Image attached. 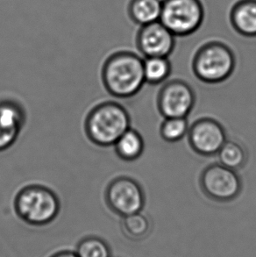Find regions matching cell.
<instances>
[{"label": "cell", "mask_w": 256, "mask_h": 257, "mask_svg": "<svg viewBox=\"0 0 256 257\" xmlns=\"http://www.w3.org/2000/svg\"><path fill=\"white\" fill-rule=\"evenodd\" d=\"M102 78L105 89L112 96L134 97L146 83L143 59L129 51L114 53L104 63Z\"/></svg>", "instance_id": "1"}, {"label": "cell", "mask_w": 256, "mask_h": 257, "mask_svg": "<svg viewBox=\"0 0 256 257\" xmlns=\"http://www.w3.org/2000/svg\"><path fill=\"white\" fill-rule=\"evenodd\" d=\"M131 118L125 108L117 102H104L90 111L85 120V132L97 146H113L130 128Z\"/></svg>", "instance_id": "2"}, {"label": "cell", "mask_w": 256, "mask_h": 257, "mask_svg": "<svg viewBox=\"0 0 256 257\" xmlns=\"http://www.w3.org/2000/svg\"><path fill=\"white\" fill-rule=\"evenodd\" d=\"M235 55L225 43L208 42L201 46L192 59V71L198 80L205 84L223 83L235 70Z\"/></svg>", "instance_id": "3"}, {"label": "cell", "mask_w": 256, "mask_h": 257, "mask_svg": "<svg viewBox=\"0 0 256 257\" xmlns=\"http://www.w3.org/2000/svg\"><path fill=\"white\" fill-rule=\"evenodd\" d=\"M14 208L20 219L31 226H46L59 214V198L42 185H29L19 191Z\"/></svg>", "instance_id": "4"}, {"label": "cell", "mask_w": 256, "mask_h": 257, "mask_svg": "<svg viewBox=\"0 0 256 257\" xmlns=\"http://www.w3.org/2000/svg\"><path fill=\"white\" fill-rule=\"evenodd\" d=\"M204 19L201 0H163L160 21L176 37L192 35L202 26Z\"/></svg>", "instance_id": "5"}, {"label": "cell", "mask_w": 256, "mask_h": 257, "mask_svg": "<svg viewBox=\"0 0 256 257\" xmlns=\"http://www.w3.org/2000/svg\"><path fill=\"white\" fill-rule=\"evenodd\" d=\"M199 182L204 194L214 201H232L242 191V182L237 172L220 164L205 168Z\"/></svg>", "instance_id": "6"}, {"label": "cell", "mask_w": 256, "mask_h": 257, "mask_svg": "<svg viewBox=\"0 0 256 257\" xmlns=\"http://www.w3.org/2000/svg\"><path fill=\"white\" fill-rule=\"evenodd\" d=\"M105 200L112 212L125 217L142 212L145 205V194L135 179L119 177L108 185Z\"/></svg>", "instance_id": "7"}, {"label": "cell", "mask_w": 256, "mask_h": 257, "mask_svg": "<svg viewBox=\"0 0 256 257\" xmlns=\"http://www.w3.org/2000/svg\"><path fill=\"white\" fill-rule=\"evenodd\" d=\"M195 102L196 95L192 87L178 79L164 84L157 96V107L164 118H186Z\"/></svg>", "instance_id": "8"}, {"label": "cell", "mask_w": 256, "mask_h": 257, "mask_svg": "<svg viewBox=\"0 0 256 257\" xmlns=\"http://www.w3.org/2000/svg\"><path fill=\"white\" fill-rule=\"evenodd\" d=\"M187 136L194 152L205 157L217 155L227 141L225 127L212 118L196 120L190 126Z\"/></svg>", "instance_id": "9"}, {"label": "cell", "mask_w": 256, "mask_h": 257, "mask_svg": "<svg viewBox=\"0 0 256 257\" xmlns=\"http://www.w3.org/2000/svg\"><path fill=\"white\" fill-rule=\"evenodd\" d=\"M139 51L147 57H169L176 45V36L161 22L142 26L136 36Z\"/></svg>", "instance_id": "10"}, {"label": "cell", "mask_w": 256, "mask_h": 257, "mask_svg": "<svg viewBox=\"0 0 256 257\" xmlns=\"http://www.w3.org/2000/svg\"><path fill=\"white\" fill-rule=\"evenodd\" d=\"M25 122L26 112L21 104L15 101H0V152L14 145Z\"/></svg>", "instance_id": "11"}, {"label": "cell", "mask_w": 256, "mask_h": 257, "mask_svg": "<svg viewBox=\"0 0 256 257\" xmlns=\"http://www.w3.org/2000/svg\"><path fill=\"white\" fill-rule=\"evenodd\" d=\"M230 22L238 34L256 37V0H239L230 11Z\"/></svg>", "instance_id": "12"}, {"label": "cell", "mask_w": 256, "mask_h": 257, "mask_svg": "<svg viewBox=\"0 0 256 257\" xmlns=\"http://www.w3.org/2000/svg\"><path fill=\"white\" fill-rule=\"evenodd\" d=\"M163 0H130L128 16L140 27L160 21Z\"/></svg>", "instance_id": "13"}, {"label": "cell", "mask_w": 256, "mask_h": 257, "mask_svg": "<svg viewBox=\"0 0 256 257\" xmlns=\"http://www.w3.org/2000/svg\"><path fill=\"white\" fill-rule=\"evenodd\" d=\"M118 157L125 162H134L142 157L145 143L142 135L135 129H128L114 144Z\"/></svg>", "instance_id": "14"}, {"label": "cell", "mask_w": 256, "mask_h": 257, "mask_svg": "<svg viewBox=\"0 0 256 257\" xmlns=\"http://www.w3.org/2000/svg\"><path fill=\"white\" fill-rule=\"evenodd\" d=\"M219 164L232 171H238L246 165L247 151L242 144L227 140L217 154Z\"/></svg>", "instance_id": "15"}, {"label": "cell", "mask_w": 256, "mask_h": 257, "mask_svg": "<svg viewBox=\"0 0 256 257\" xmlns=\"http://www.w3.org/2000/svg\"><path fill=\"white\" fill-rule=\"evenodd\" d=\"M146 83L153 85L162 84L171 73V63L168 57H147L143 60Z\"/></svg>", "instance_id": "16"}, {"label": "cell", "mask_w": 256, "mask_h": 257, "mask_svg": "<svg viewBox=\"0 0 256 257\" xmlns=\"http://www.w3.org/2000/svg\"><path fill=\"white\" fill-rule=\"evenodd\" d=\"M122 232L125 237L133 240H140L148 236L151 224L149 218L142 212L122 217Z\"/></svg>", "instance_id": "17"}, {"label": "cell", "mask_w": 256, "mask_h": 257, "mask_svg": "<svg viewBox=\"0 0 256 257\" xmlns=\"http://www.w3.org/2000/svg\"><path fill=\"white\" fill-rule=\"evenodd\" d=\"M189 128L187 118H165L160 126V136L167 143H178L187 136Z\"/></svg>", "instance_id": "18"}, {"label": "cell", "mask_w": 256, "mask_h": 257, "mask_svg": "<svg viewBox=\"0 0 256 257\" xmlns=\"http://www.w3.org/2000/svg\"><path fill=\"white\" fill-rule=\"evenodd\" d=\"M78 257H111V249L103 239L90 236L80 241L76 247Z\"/></svg>", "instance_id": "19"}, {"label": "cell", "mask_w": 256, "mask_h": 257, "mask_svg": "<svg viewBox=\"0 0 256 257\" xmlns=\"http://www.w3.org/2000/svg\"><path fill=\"white\" fill-rule=\"evenodd\" d=\"M51 257H78V255L74 251L64 250L60 251L58 253L53 254Z\"/></svg>", "instance_id": "20"}]
</instances>
